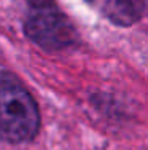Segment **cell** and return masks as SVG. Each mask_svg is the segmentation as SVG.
Segmentation results:
<instances>
[{
	"label": "cell",
	"instance_id": "1",
	"mask_svg": "<svg viewBox=\"0 0 148 150\" xmlns=\"http://www.w3.org/2000/svg\"><path fill=\"white\" fill-rule=\"evenodd\" d=\"M40 128L34 96L10 72H0V137L11 144L30 141Z\"/></svg>",
	"mask_w": 148,
	"mask_h": 150
},
{
	"label": "cell",
	"instance_id": "3",
	"mask_svg": "<svg viewBox=\"0 0 148 150\" xmlns=\"http://www.w3.org/2000/svg\"><path fill=\"white\" fill-rule=\"evenodd\" d=\"M112 24L129 27L139 23L147 11L148 0H84Z\"/></svg>",
	"mask_w": 148,
	"mask_h": 150
},
{
	"label": "cell",
	"instance_id": "2",
	"mask_svg": "<svg viewBox=\"0 0 148 150\" xmlns=\"http://www.w3.org/2000/svg\"><path fill=\"white\" fill-rule=\"evenodd\" d=\"M24 32L35 45L48 51L65 50L78 42L73 24L51 0H30Z\"/></svg>",
	"mask_w": 148,
	"mask_h": 150
}]
</instances>
